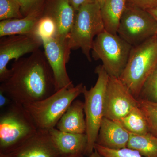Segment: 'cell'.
Masks as SVG:
<instances>
[{
	"instance_id": "obj_1",
	"label": "cell",
	"mask_w": 157,
	"mask_h": 157,
	"mask_svg": "<svg viewBox=\"0 0 157 157\" xmlns=\"http://www.w3.org/2000/svg\"><path fill=\"white\" fill-rule=\"evenodd\" d=\"M10 70L0 90L14 103L25 106L42 101L56 92L52 70L41 49L14 60Z\"/></svg>"
},
{
	"instance_id": "obj_30",
	"label": "cell",
	"mask_w": 157,
	"mask_h": 157,
	"mask_svg": "<svg viewBox=\"0 0 157 157\" xmlns=\"http://www.w3.org/2000/svg\"><path fill=\"white\" fill-rule=\"evenodd\" d=\"M147 11L149 12L157 21V9H150ZM155 36L157 38V34Z\"/></svg>"
},
{
	"instance_id": "obj_32",
	"label": "cell",
	"mask_w": 157,
	"mask_h": 157,
	"mask_svg": "<svg viewBox=\"0 0 157 157\" xmlns=\"http://www.w3.org/2000/svg\"><path fill=\"white\" fill-rule=\"evenodd\" d=\"M83 155H62L60 157H84Z\"/></svg>"
},
{
	"instance_id": "obj_10",
	"label": "cell",
	"mask_w": 157,
	"mask_h": 157,
	"mask_svg": "<svg viewBox=\"0 0 157 157\" xmlns=\"http://www.w3.org/2000/svg\"><path fill=\"white\" fill-rule=\"evenodd\" d=\"M42 40L45 57L53 73L56 91L65 88L74 87L66 68L71 53L68 39L62 40L54 37Z\"/></svg>"
},
{
	"instance_id": "obj_4",
	"label": "cell",
	"mask_w": 157,
	"mask_h": 157,
	"mask_svg": "<svg viewBox=\"0 0 157 157\" xmlns=\"http://www.w3.org/2000/svg\"><path fill=\"white\" fill-rule=\"evenodd\" d=\"M104 30L100 4L96 2L83 5L76 12L68 39V47L71 51L81 49L91 62L94 39Z\"/></svg>"
},
{
	"instance_id": "obj_16",
	"label": "cell",
	"mask_w": 157,
	"mask_h": 157,
	"mask_svg": "<svg viewBox=\"0 0 157 157\" xmlns=\"http://www.w3.org/2000/svg\"><path fill=\"white\" fill-rule=\"evenodd\" d=\"M61 132L73 134L86 133L84 102L74 101L63 114L56 125Z\"/></svg>"
},
{
	"instance_id": "obj_2",
	"label": "cell",
	"mask_w": 157,
	"mask_h": 157,
	"mask_svg": "<svg viewBox=\"0 0 157 157\" xmlns=\"http://www.w3.org/2000/svg\"><path fill=\"white\" fill-rule=\"evenodd\" d=\"M38 130L24 107L13 102L0 116V153L11 154Z\"/></svg>"
},
{
	"instance_id": "obj_24",
	"label": "cell",
	"mask_w": 157,
	"mask_h": 157,
	"mask_svg": "<svg viewBox=\"0 0 157 157\" xmlns=\"http://www.w3.org/2000/svg\"><path fill=\"white\" fill-rule=\"evenodd\" d=\"M34 34L42 39L55 37L56 34L55 23L50 17L42 15L37 22Z\"/></svg>"
},
{
	"instance_id": "obj_25",
	"label": "cell",
	"mask_w": 157,
	"mask_h": 157,
	"mask_svg": "<svg viewBox=\"0 0 157 157\" xmlns=\"http://www.w3.org/2000/svg\"><path fill=\"white\" fill-rule=\"evenodd\" d=\"M95 149L105 157H143L137 151L128 147L119 149H111L96 144Z\"/></svg>"
},
{
	"instance_id": "obj_27",
	"label": "cell",
	"mask_w": 157,
	"mask_h": 157,
	"mask_svg": "<svg viewBox=\"0 0 157 157\" xmlns=\"http://www.w3.org/2000/svg\"><path fill=\"white\" fill-rule=\"evenodd\" d=\"M127 3L145 10L157 9V0H127Z\"/></svg>"
},
{
	"instance_id": "obj_22",
	"label": "cell",
	"mask_w": 157,
	"mask_h": 157,
	"mask_svg": "<svg viewBox=\"0 0 157 157\" xmlns=\"http://www.w3.org/2000/svg\"><path fill=\"white\" fill-rule=\"evenodd\" d=\"M138 106L147 121L150 133L157 137V103L137 100Z\"/></svg>"
},
{
	"instance_id": "obj_18",
	"label": "cell",
	"mask_w": 157,
	"mask_h": 157,
	"mask_svg": "<svg viewBox=\"0 0 157 157\" xmlns=\"http://www.w3.org/2000/svg\"><path fill=\"white\" fill-rule=\"evenodd\" d=\"M127 4V0H105L101 7V16L105 31L117 35L121 17Z\"/></svg>"
},
{
	"instance_id": "obj_17",
	"label": "cell",
	"mask_w": 157,
	"mask_h": 157,
	"mask_svg": "<svg viewBox=\"0 0 157 157\" xmlns=\"http://www.w3.org/2000/svg\"><path fill=\"white\" fill-rule=\"evenodd\" d=\"M43 10L35 11L21 18L1 21L0 38L14 35L34 34L37 22L43 15Z\"/></svg>"
},
{
	"instance_id": "obj_34",
	"label": "cell",
	"mask_w": 157,
	"mask_h": 157,
	"mask_svg": "<svg viewBox=\"0 0 157 157\" xmlns=\"http://www.w3.org/2000/svg\"><path fill=\"white\" fill-rule=\"evenodd\" d=\"M105 1V0H97V2H98L99 3V4H100L101 7L103 6V5L104 4Z\"/></svg>"
},
{
	"instance_id": "obj_12",
	"label": "cell",
	"mask_w": 157,
	"mask_h": 157,
	"mask_svg": "<svg viewBox=\"0 0 157 157\" xmlns=\"http://www.w3.org/2000/svg\"><path fill=\"white\" fill-rule=\"evenodd\" d=\"M13 157H60L49 132L38 129L36 134L9 154Z\"/></svg>"
},
{
	"instance_id": "obj_28",
	"label": "cell",
	"mask_w": 157,
	"mask_h": 157,
	"mask_svg": "<svg viewBox=\"0 0 157 157\" xmlns=\"http://www.w3.org/2000/svg\"><path fill=\"white\" fill-rule=\"evenodd\" d=\"M67 1L73 7L76 12L83 5L97 2V0H67Z\"/></svg>"
},
{
	"instance_id": "obj_26",
	"label": "cell",
	"mask_w": 157,
	"mask_h": 157,
	"mask_svg": "<svg viewBox=\"0 0 157 157\" xmlns=\"http://www.w3.org/2000/svg\"><path fill=\"white\" fill-rule=\"evenodd\" d=\"M21 8L24 17L35 11L43 10L46 0H15Z\"/></svg>"
},
{
	"instance_id": "obj_21",
	"label": "cell",
	"mask_w": 157,
	"mask_h": 157,
	"mask_svg": "<svg viewBox=\"0 0 157 157\" xmlns=\"http://www.w3.org/2000/svg\"><path fill=\"white\" fill-rule=\"evenodd\" d=\"M138 100L157 103V64L144 83Z\"/></svg>"
},
{
	"instance_id": "obj_14",
	"label": "cell",
	"mask_w": 157,
	"mask_h": 157,
	"mask_svg": "<svg viewBox=\"0 0 157 157\" xmlns=\"http://www.w3.org/2000/svg\"><path fill=\"white\" fill-rule=\"evenodd\" d=\"M130 133L115 121L104 117L96 144L111 149H119L127 147Z\"/></svg>"
},
{
	"instance_id": "obj_13",
	"label": "cell",
	"mask_w": 157,
	"mask_h": 157,
	"mask_svg": "<svg viewBox=\"0 0 157 157\" xmlns=\"http://www.w3.org/2000/svg\"><path fill=\"white\" fill-rule=\"evenodd\" d=\"M43 15L50 17L55 23V37L62 40H67L76 16V11L67 1L46 0Z\"/></svg>"
},
{
	"instance_id": "obj_8",
	"label": "cell",
	"mask_w": 157,
	"mask_h": 157,
	"mask_svg": "<svg viewBox=\"0 0 157 157\" xmlns=\"http://www.w3.org/2000/svg\"><path fill=\"white\" fill-rule=\"evenodd\" d=\"M157 34V21L147 10L127 3L121 17L117 35L136 46Z\"/></svg>"
},
{
	"instance_id": "obj_5",
	"label": "cell",
	"mask_w": 157,
	"mask_h": 157,
	"mask_svg": "<svg viewBox=\"0 0 157 157\" xmlns=\"http://www.w3.org/2000/svg\"><path fill=\"white\" fill-rule=\"evenodd\" d=\"M84 86L80 83L71 88L62 89L42 101L23 106L38 129L48 131L56 127L68 107L82 94Z\"/></svg>"
},
{
	"instance_id": "obj_9",
	"label": "cell",
	"mask_w": 157,
	"mask_h": 157,
	"mask_svg": "<svg viewBox=\"0 0 157 157\" xmlns=\"http://www.w3.org/2000/svg\"><path fill=\"white\" fill-rule=\"evenodd\" d=\"M42 39L34 34L17 35L0 39V82L6 80L10 73L7 68L12 60H14L40 49Z\"/></svg>"
},
{
	"instance_id": "obj_33",
	"label": "cell",
	"mask_w": 157,
	"mask_h": 157,
	"mask_svg": "<svg viewBox=\"0 0 157 157\" xmlns=\"http://www.w3.org/2000/svg\"><path fill=\"white\" fill-rule=\"evenodd\" d=\"M0 157H13L11 155L7 154L0 153Z\"/></svg>"
},
{
	"instance_id": "obj_11",
	"label": "cell",
	"mask_w": 157,
	"mask_h": 157,
	"mask_svg": "<svg viewBox=\"0 0 157 157\" xmlns=\"http://www.w3.org/2000/svg\"><path fill=\"white\" fill-rule=\"evenodd\" d=\"M138 101L120 78L109 76L105 93L104 117L115 121L138 107Z\"/></svg>"
},
{
	"instance_id": "obj_6",
	"label": "cell",
	"mask_w": 157,
	"mask_h": 157,
	"mask_svg": "<svg viewBox=\"0 0 157 157\" xmlns=\"http://www.w3.org/2000/svg\"><path fill=\"white\" fill-rule=\"evenodd\" d=\"M98 75L95 84L90 90L85 86L82 94L84 97V109L88 138L86 155L89 156L94 151L101 121L104 117L105 93L109 75L103 65L96 67Z\"/></svg>"
},
{
	"instance_id": "obj_15",
	"label": "cell",
	"mask_w": 157,
	"mask_h": 157,
	"mask_svg": "<svg viewBox=\"0 0 157 157\" xmlns=\"http://www.w3.org/2000/svg\"><path fill=\"white\" fill-rule=\"evenodd\" d=\"M62 155H85L88 144L87 135L59 131L56 128L48 130Z\"/></svg>"
},
{
	"instance_id": "obj_20",
	"label": "cell",
	"mask_w": 157,
	"mask_h": 157,
	"mask_svg": "<svg viewBox=\"0 0 157 157\" xmlns=\"http://www.w3.org/2000/svg\"><path fill=\"white\" fill-rule=\"evenodd\" d=\"M127 147L137 151L143 157H157V137L150 133L144 135L130 133Z\"/></svg>"
},
{
	"instance_id": "obj_7",
	"label": "cell",
	"mask_w": 157,
	"mask_h": 157,
	"mask_svg": "<svg viewBox=\"0 0 157 157\" xmlns=\"http://www.w3.org/2000/svg\"><path fill=\"white\" fill-rule=\"evenodd\" d=\"M132 48L118 35L104 30L94 39L91 56L95 60H101L109 76L119 78L126 66Z\"/></svg>"
},
{
	"instance_id": "obj_19",
	"label": "cell",
	"mask_w": 157,
	"mask_h": 157,
	"mask_svg": "<svg viewBox=\"0 0 157 157\" xmlns=\"http://www.w3.org/2000/svg\"><path fill=\"white\" fill-rule=\"evenodd\" d=\"M114 121L131 134L144 135L150 133L146 118L138 106L125 116Z\"/></svg>"
},
{
	"instance_id": "obj_29",
	"label": "cell",
	"mask_w": 157,
	"mask_h": 157,
	"mask_svg": "<svg viewBox=\"0 0 157 157\" xmlns=\"http://www.w3.org/2000/svg\"><path fill=\"white\" fill-rule=\"evenodd\" d=\"M13 101L9 96L0 90V108L1 109L6 108L11 105Z\"/></svg>"
},
{
	"instance_id": "obj_3",
	"label": "cell",
	"mask_w": 157,
	"mask_h": 157,
	"mask_svg": "<svg viewBox=\"0 0 157 157\" xmlns=\"http://www.w3.org/2000/svg\"><path fill=\"white\" fill-rule=\"evenodd\" d=\"M157 64V38L132 46L120 79L137 100L144 83Z\"/></svg>"
},
{
	"instance_id": "obj_23",
	"label": "cell",
	"mask_w": 157,
	"mask_h": 157,
	"mask_svg": "<svg viewBox=\"0 0 157 157\" xmlns=\"http://www.w3.org/2000/svg\"><path fill=\"white\" fill-rule=\"evenodd\" d=\"M23 17L21 6L15 0H0V20Z\"/></svg>"
},
{
	"instance_id": "obj_31",
	"label": "cell",
	"mask_w": 157,
	"mask_h": 157,
	"mask_svg": "<svg viewBox=\"0 0 157 157\" xmlns=\"http://www.w3.org/2000/svg\"><path fill=\"white\" fill-rule=\"evenodd\" d=\"M89 157H105L104 156L102 155L101 154L99 153L95 149L94 151L90 155Z\"/></svg>"
}]
</instances>
